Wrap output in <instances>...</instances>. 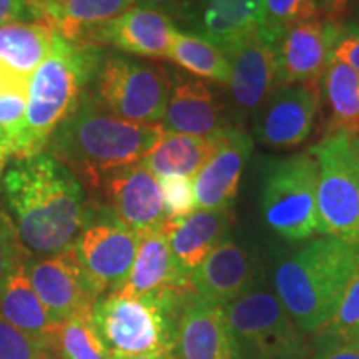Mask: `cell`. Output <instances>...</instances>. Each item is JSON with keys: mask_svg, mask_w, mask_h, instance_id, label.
I'll return each mask as SVG.
<instances>
[{"mask_svg": "<svg viewBox=\"0 0 359 359\" xmlns=\"http://www.w3.org/2000/svg\"><path fill=\"white\" fill-rule=\"evenodd\" d=\"M2 193L25 257L70 250L92 222L82 182L47 151L13 160L4 172Z\"/></svg>", "mask_w": 359, "mask_h": 359, "instance_id": "cell-1", "label": "cell"}, {"mask_svg": "<svg viewBox=\"0 0 359 359\" xmlns=\"http://www.w3.org/2000/svg\"><path fill=\"white\" fill-rule=\"evenodd\" d=\"M165 135L161 123H135L115 115L92 90L48 138L45 150L98 190L103 177L140 163Z\"/></svg>", "mask_w": 359, "mask_h": 359, "instance_id": "cell-2", "label": "cell"}, {"mask_svg": "<svg viewBox=\"0 0 359 359\" xmlns=\"http://www.w3.org/2000/svg\"><path fill=\"white\" fill-rule=\"evenodd\" d=\"M358 262V248L325 235L278 262L275 294L303 333L314 334L333 316Z\"/></svg>", "mask_w": 359, "mask_h": 359, "instance_id": "cell-3", "label": "cell"}, {"mask_svg": "<svg viewBox=\"0 0 359 359\" xmlns=\"http://www.w3.org/2000/svg\"><path fill=\"white\" fill-rule=\"evenodd\" d=\"M103 57L98 45L69 42L57 34L52 52L30 79L25 125L13 150L17 158L45 150L58 125L74 114L92 88Z\"/></svg>", "mask_w": 359, "mask_h": 359, "instance_id": "cell-4", "label": "cell"}, {"mask_svg": "<svg viewBox=\"0 0 359 359\" xmlns=\"http://www.w3.org/2000/svg\"><path fill=\"white\" fill-rule=\"evenodd\" d=\"M188 293L125 296L110 291L97 299L90 318L111 356L172 354L180 308Z\"/></svg>", "mask_w": 359, "mask_h": 359, "instance_id": "cell-5", "label": "cell"}, {"mask_svg": "<svg viewBox=\"0 0 359 359\" xmlns=\"http://www.w3.org/2000/svg\"><path fill=\"white\" fill-rule=\"evenodd\" d=\"M318 167L309 151L268 160L262 170L259 212L269 231L286 243L323 235L316 203Z\"/></svg>", "mask_w": 359, "mask_h": 359, "instance_id": "cell-6", "label": "cell"}, {"mask_svg": "<svg viewBox=\"0 0 359 359\" xmlns=\"http://www.w3.org/2000/svg\"><path fill=\"white\" fill-rule=\"evenodd\" d=\"M318 167L321 231L359 250V148L356 133L325 135L308 148Z\"/></svg>", "mask_w": 359, "mask_h": 359, "instance_id": "cell-7", "label": "cell"}, {"mask_svg": "<svg viewBox=\"0 0 359 359\" xmlns=\"http://www.w3.org/2000/svg\"><path fill=\"white\" fill-rule=\"evenodd\" d=\"M223 313L238 354L245 359H309L304 333L275 291L251 288Z\"/></svg>", "mask_w": 359, "mask_h": 359, "instance_id": "cell-8", "label": "cell"}, {"mask_svg": "<svg viewBox=\"0 0 359 359\" xmlns=\"http://www.w3.org/2000/svg\"><path fill=\"white\" fill-rule=\"evenodd\" d=\"M95 97L115 115L135 123H161L168 105L170 70L127 55L103 57L93 80Z\"/></svg>", "mask_w": 359, "mask_h": 359, "instance_id": "cell-9", "label": "cell"}, {"mask_svg": "<svg viewBox=\"0 0 359 359\" xmlns=\"http://www.w3.org/2000/svg\"><path fill=\"white\" fill-rule=\"evenodd\" d=\"M230 65V123L245 128L276 88V43L262 30L222 48Z\"/></svg>", "mask_w": 359, "mask_h": 359, "instance_id": "cell-10", "label": "cell"}, {"mask_svg": "<svg viewBox=\"0 0 359 359\" xmlns=\"http://www.w3.org/2000/svg\"><path fill=\"white\" fill-rule=\"evenodd\" d=\"M24 268L40 302L58 325L92 313L102 296L72 248L52 257H25Z\"/></svg>", "mask_w": 359, "mask_h": 359, "instance_id": "cell-11", "label": "cell"}, {"mask_svg": "<svg viewBox=\"0 0 359 359\" xmlns=\"http://www.w3.org/2000/svg\"><path fill=\"white\" fill-rule=\"evenodd\" d=\"M320 114V88L294 83L273 90L251 116V138L273 150L303 145Z\"/></svg>", "mask_w": 359, "mask_h": 359, "instance_id": "cell-12", "label": "cell"}, {"mask_svg": "<svg viewBox=\"0 0 359 359\" xmlns=\"http://www.w3.org/2000/svg\"><path fill=\"white\" fill-rule=\"evenodd\" d=\"M140 236L114 215L90 222L72 251L102 294L118 290L132 269Z\"/></svg>", "mask_w": 359, "mask_h": 359, "instance_id": "cell-13", "label": "cell"}, {"mask_svg": "<svg viewBox=\"0 0 359 359\" xmlns=\"http://www.w3.org/2000/svg\"><path fill=\"white\" fill-rule=\"evenodd\" d=\"M343 24L320 17L286 30L276 42V88L294 83L320 88Z\"/></svg>", "mask_w": 359, "mask_h": 359, "instance_id": "cell-14", "label": "cell"}, {"mask_svg": "<svg viewBox=\"0 0 359 359\" xmlns=\"http://www.w3.org/2000/svg\"><path fill=\"white\" fill-rule=\"evenodd\" d=\"M98 190L109 201L111 215L138 236L161 230L167 223L158 180L143 167L142 161L103 177Z\"/></svg>", "mask_w": 359, "mask_h": 359, "instance_id": "cell-15", "label": "cell"}, {"mask_svg": "<svg viewBox=\"0 0 359 359\" xmlns=\"http://www.w3.org/2000/svg\"><path fill=\"white\" fill-rule=\"evenodd\" d=\"M255 142L245 128L228 127L219 132L217 151L193 177L196 210H231L241 175L253 155Z\"/></svg>", "mask_w": 359, "mask_h": 359, "instance_id": "cell-16", "label": "cell"}, {"mask_svg": "<svg viewBox=\"0 0 359 359\" xmlns=\"http://www.w3.org/2000/svg\"><path fill=\"white\" fill-rule=\"evenodd\" d=\"M173 20L182 32L224 48L262 30L263 0H188Z\"/></svg>", "mask_w": 359, "mask_h": 359, "instance_id": "cell-17", "label": "cell"}, {"mask_svg": "<svg viewBox=\"0 0 359 359\" xmlns=\"http://www.w3.org/2000/svg\"><path fill=\"white\" fill-rule=\"evenodd\" d=\"M177 34L173 17L137 6L93 30L87 43L98 47L110 45L130 55L160 60L170 57Z\"/></svg>", "mask_w": 359, "mask_h": 359, "instance_id": "cell-18", "label": "cell"}, {"mask_svg": "<svg viewBox=\"0 0 359 359\" xmlns=\"http://www.w3.org/2000/svg\"><path fill=\"white\" fill-rule=\"evenodd\" d=\"M236 353L223 308L190 291L180 308L173 359H230Z\"/></svg>", "mask_w": 359, "mask_h": 359, "instance_id": "cell-19", "label": "cell"}, {"mask_svg": "<svg viewBox=\"0 0 359 359\" xmlns=\"http://www.w3.org/2000/svg\"><path fill=\"white\" fill-rule=\"evenodd\" d=\"M257 281V262L243 245L223 240L190 275L191 288L205 302L224 308L248 293Z\"/></svg>", "mask_w": 359, "mask_h": 359, "instance_id": "cell-20", "label": "cell"}, {"mask_svg": "<svg viewBox=\"0 0 359 359\" xmlns=\"http://www.w3.org/2000/svg\"><path fill=\"white\" fill-rule=\"evenodd\" d=\"M172 88L161 127L165 132L212 137L233 127L217 97L203 80L180 70H170Z\"/></svg>", "mask_w": 359, "mask_h": 359, "instance_id": "cell-21", "label": "cell"}, {"mask_svg": "<svg viewBox=\"0 0 359 359\" xmlns=\"http://www.w3.org/2000/svg\"><path fill=\"white\" fill-rule=\"evenodd\" d=\"M115 291L125 296H145L165 291L185 293L193 288L190 276L173 258L165 231L156 230L140 235L132 269L123 285Z\"/></svg>", "mask_w": 359, "mask_h": 359, "instance_id": "cell-22", "label": "cell"}, {"mask_svg": "<svg viewBox=\"0 0 359 359\" xmlns=\"http://www.w3.org/2000/svg\"><path fill=\"white\" fill-rule=\"evenodd\" d=\"M233 223L231 210H195L185 218L167 219L161 230L178 266L191 275L217 246L226 240Z\"/></svg>", "mask_w": 359, "mask_h": 359, "instance_id": "cell-23", "label": "cell"}, {"mask_svg": "<svg viewBox=\"0 0 359 359\" xmlns=\"http://www.w3.org/2000/svg\"><path fill=\"white\" fill-rule=\"evenodd\" d=\"M133 7L135 0H42V20L69 42L87 43L93 30Z\"/></svg>", "mask_w": 359, "mask_h": 359, "instance_id": "cell-24", "label": "cell"}, {"mask_svg": "<svg viewBox=\"0 0 359 359\" xmlns=\"http://www.w3.org/2000/svg\"><path fill=\"white\" fill-rule=\"evenodd\" d=\"M57 32L45 22L15 20L0 25V67L30 80L52 52Z\"/></svg>", "mask_w": 359, "mask_h": 359, "instance_id": "cell-25", "label": "cell"}, {"mask_svg": "<svg viewBox=\"0 0 359 359\" xmlns=\"http://www.w3.org/2000/svg\"><path fill=\"white\" fill-rule=\"evenodd\" d=\"M219 132L212 137L165 132L154 150L142 160V165L156 180L167 177L193 178L217 151Z\"/></svg>", "mask_w": 359, "mask_h": 359, "instance_id": "cell-26", "label": "cell"}, {"mask_svg": "<svg viewBox=\"0 0 359 359\" xmlns=\"http://www.w3.org/2000/svg\"><path fill=\"white\" fill-rule=\"evenodd\" d=\"M320 111L326 135L359 132V74L334 57L320 83Z\"/></svg>", "mask_w": 359, "mask_h": 359, "instance_id": "cell-27", "label": "cell"}, {"mask_svg": "<svg viewBox=\"0 0 359 359\" xmlns=\"http://www.w3.org/2000/svg\"><path fill=\"white\" fill-rule=\"evenodd\" d=\"M0 316L17 330L24 331L48 346L52 344L57 327L60 326L50 316L30 285L24 268V259L8 278L0 293Z\"/></svg>", "mask_w": 359, "mask_h": 359, "instance_id": "cell-28", "label": "cell"}, {"mask_svg": "<svg viewBox=\"0 0 359 359\" xmlns=\"http://www.w3.org/2000/svg\"><path fill=\"white\" fill-rule=\"evenodd\" d=\"M168 60L200 80L226 85L230 79V65L222 48L196 35L182 32L180 29Z\"/></svg>", "mask_w": 359, "mask_h": 359, "instance_id": "cell-29", "label": "cell"}, {"mask_svg": "<svg viewBox=\"0 0 359 359\" xmlns=\"http://www.w3.org/2000/svg\"><path fill=\"white\" fill-rule=\"evenodd\" d=\"M50 349L57 359H114L98 336L88 314L62 323L53 334Z\"/></svg>", "mask_w": 359, "mask_h": 359, "instance_id": "cell-30", "label": "cell"}, {"mask_svg": "<svg viewBox=\"0 0 359 359\" xmlns=\"http://www.w3.org/2000/svg\"><path fill=\"white\" fill-rule=\"evenodd\" d=\"M313 19H320L313 0H263L262 32L275 43L291 27Z\"/></svg>", "mask_w": 359, "mask_h": 359, "instance_id": "cell-31", "label": "cell"}, {"mask_svg": "<svg viewBox=\"0 0 359 359\" xmlns=\"http://www.w3.org/2000/svg\"><path fill=\"white\" fill-rule=\"evenodd\" d=\"M359 330V262L333 316L316 331L323 341H344Z\"/></svg>", "mask_w": 359, "mask_h": 359, "instance_id": "cell-32", "label": "cell"}, {"mask_svg": "<svg viewBox=\"0 0 359 359\" xmlns=\"http://www.w3.org/2000/svg\"><path fill=\"white\" fill-rule=\"evenodd\" d=\"M50 346L0 316V359H47Z\"/></svg>", "mask_w": 359, "mask_h": 359, "instance_id": "cell-33", "label": "cell"}, {"mask_svg": "<svg viewBox=\"0 0 359 359\" xmlns=\"http://www.w3.org/2000/svg\"><path fill=\"white\" fill-rule=\"evenodd\" d=\"M160 190L163 196L165 210L168 219L185 218L196 210L193 180L187 177L160 178Z\"/></svg>", "mask_w": 359, "mask_h": 359, "instance_id": "cell-34", "label": "cell"}, {"mask_svg": "<svg viewBox=\"0 0 359 359\" xmlns=\"http://www.w3.org/2000/svg\"><path fill=\"white\" fill-rule=\"evenodd\" d=\"M27 92L29 90H12L0 95V133L11 143L12 154L25 125Z\"/></svg>", "mask_w": 359, "mask_h": 359, "instance_id": "cell-35", "label": "cell"}, {"mask_svg": "<svg viewBox=\"0 0 359 359\" xmlns=\"http://www.w3.org/2000/svg\"><path fill=\"white\" fill-rule=\"evenodd\" d=\"M24 258L25 255L17 240L11 218L0 210V293Z\"/></svg>", "mask_w": 359, "mask_h": 359, "instance_id": "cell-36", "label": "cell"}, {"mask_svg": "<svg viewBox=\"0 0 359 359\" xmlns=\"http://www.w3.org/2000/svg\"><path fill=\"white\" fill-rule=\"evenodd\" d=\"M42 0H0V25L7 22H43Z\"/></svg>", "mask_w": 359, "mask_h": 359, "instance_id": "cell-37", "label": "cell"}, {"mask_svg": "<svg viewBox=\"0 0 359 359\" xmlns=\"http://www.w3.org/2000/svg\"><path fill=\"white\" fill-rule=\"evenodd\" d=\"M333 57L359 74V25L353 24L351 20H344Z\"/></svg>", "mask_w": 359, "mask_h": 359, "instance_id": "cell-38", "label": "cell"}, {"mask_svg": "<svg viewBox=\"0 0 359 359\" xmlns=\"http://www.w3.org/2000/svg\"><path fill=\"white\" fill-rule=\"evenodd\" d=\"M311 359H359V343L351 341H323Z\"/></svg>", "mask_w": 359, "mask_h": 359, "instance_id": "cell-39", "label": "cell"}, {"mask_svg": "<svg viewBox=\"0 0 359 359\" xmlns=\"http://www.w3.org/2000/svg\"><path fill=\"white\" fill-rule=\"evenodd\" d=\"M349 2L351 0H313L314 7L321 19L343 24L349 13Z\"/></svg>", "mask_w": 359, "mask_h": 359, "instance_id": "cell-40", "label": "cell"}, {"mask_svg": "<svg viewBox=\"0 0 359 359\" xmlns=\"http://www.w3.org/2000/svg\"><path fill=\"white\" fill-rule=\"evenodd\" d=\"M135 4H137L138 7L163 12L175 19V17L182 12V8L187 6L188 0H135Z\"/></svg>", "mask_w": 359, "mask_h": 359, "instance_id": "cell-41", "label": "cell"}, {"mask_svg": "<svg viewBox=\"0 0 359 359\" xmlns=\"http://www.w3.org/2000/svg\"><path fill=\"white\" fill-rule=\"evenodd\" d=\"M29 85L30 80L17 77V75L0 67V95L6 92H12V90H29Z\"/></svg>", "mask_w": 359, "mask_h": 359, "instance_id": "cell-42", "label": "cell"}, {"mask_svg": "<svg viewBox=\"0 0 359 359\" xmlns=\"http://www.w3.org/2000/svg\"><path fill=\"white\" fill-rule=\"evenodd\" d=\"M11 155H13L11 143H8L6 138H4V135L0 133V175H2L4 167H6L8 156Z\"/></svg>", "mask_w": 359, "mask_h": 359, "instance_id": "cell-43", "label": "cell"}, {"mask_svg": "<svg viewBox=\"0 0 359 359\" xmlns=\"http://www.w3.org/2000/svg\"><path fill=\"white\" fill-rule=\"evenodd\" d=\"M114 359H173L172 354H143V356H114Z\"/></svg>", "mask_w": 359, "mask_h": 359, "instance_id": "cell-44", "label": "cell"}, {"mask_svg": "<svg viewBox=\"0 0 359 359\" xmlns=\"http://www.w3.org/2000/svg\"><path fill=\"white\" fill-rule=\"evenodd\" d=\"M353 24L359 25V0H354V8H353Z\"/></svg>", "mask_w": 359, "mask_h": 359, "instance_id": "cell-45", "label": "cell"}, {"mask_svg": "<svg viewBox=\"0 0 359 359\" xmlns=\"http://www.w3.org/2000/svg\"><path fill=\"white\" fill-rule=\"evenodd\" d=\"M344 341H351V343H359V330L354 334L349 336L348 339H344Z\"/></svg>", "mask_w": 359, "mask_h": 359, "instance_id": "cell-46", "label": "cell"}, {"mask_svg": "<svg viewBox=\"0 0 359 359\" xmlns=\"http://www.w3.org/2000/svg\"><path fill=\"white\" fill-rule=\"evenodd\" d=\"M230 359H245V358H243V356H240V354H238V353H236V354H235V356H231Z\"/></svg>", "mask_w": 359, "mask_h": 359, "instance_id": "cell-47", "label": "cell"}, {"mask_svg": "<svg viewBox=\"0 0 359 359\" xmlns=\"http://www.w3.org/2000/svg\"><path fill=\"white\" fill-rule=\"evenodd\" d=\"M356 140H358V148H359V132L356 133Z\"/></svg>", "mask_w": 359, "mask_h": 359, "instance_id": "cell-48", "label": "cell"}, {"mask_svg": "<svg viewBox=\"0 0 359 359\" xmlns=\"http://www.w3.org/2000/svg\"><path fill=\"white\" fill-rule=\"evenodd\" d=\"M47 359H57V358H52V356H50V354H48V356H47Z\"/></svg>", "mask_w": 359, "mask_h": 359, "instance_id": "cell-49", "label": "cell"}]
</instances>
